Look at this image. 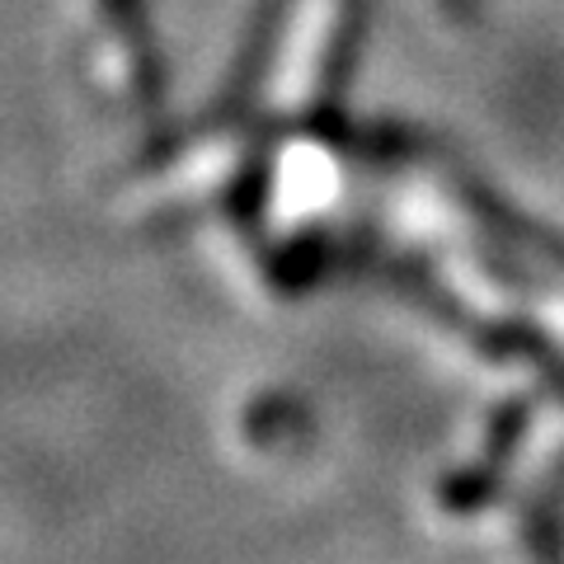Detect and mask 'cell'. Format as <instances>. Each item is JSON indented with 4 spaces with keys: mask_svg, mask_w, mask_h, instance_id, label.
Instances as JSON below:
<instances>
[{
    "mask_svg": "<svg viewBox=\"0 0 564 564\" xmlns=\"http://www.w3.org/2000/svg\"><path fill=\"white\" fill-rule=\"evenodd\" d=\"M344 20L348 0H296L292 6L269 80V104L282 118H302L329 90L334 52L344 43Z\"/></svg>",
    "mask_w": 564,
    "mask_h": 564,
    "instance_id": "6da1fadb",
    "label": "cell"
},
{
    "mask_svg": "<svg viewBox=\"0 0 564 564\" xmlns=\"http://www.w3.org/2000/svg\"><path fill=\"white\" fill-rule=\"evenodd\" d=\"M85 33L99 90L122 109L155 104V52L137 0H85Z\"/></svg>",
    "mask_w": 564,
    "mask_h": 564,
    "instance_id": "7a4b0ae2",
    "label": "cell"
},
{
    "mask_svg": "<svg viewBox=\"0 0 564 564\" xmlns=\"http://www.w3.org/2000/svg\"><path fill=\"white\" fill-rule=\"evenodd\" d=\"M245 155H250V141H245L240 132L207 137L165 174V193H170V198H198V193H212V188L231 184L240 174V165H245Z\"/></svg>",
    "mask_w": 564,
    "mask_h": 564,
    "instance_id": "3957f363",
    "label": "cell"
},
{
    "mask_svg": "<svg viewBox=\"0 0 564 564\" xmlns=\"http://www.w3.org/2000/svg\"><path fill=\"white\" fill-rule=\"evenodd\" d=\"M334 193V165L321 147H288L278 161V188H273V207L282 221L306 217L311 207H321Z\"/></svg>",
    "mask_w": 564,
    "mask_h": 564,
    "instance_id": "277c9868",
    "label": "cell"
}]
</instances>
